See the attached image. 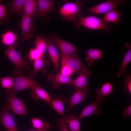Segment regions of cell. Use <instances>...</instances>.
I'll return each instance as SVG.
<instances>
[{"label":"cell","instance_id":"603a6c76","mask_svg":"<svg viewBox=\"0 0 131 131\" xmlns=\"http://www.w3.org/2000/svg\"><path fill=\"white\" fill-rule=\"evenodd\" d=\"M124 46L129 49L126 53L124 55L122 63L117 74L118 77H119L122 74L126 73V68L131 60V44L128 43H125Z\"/></svg>","mask_w":131,"mask_h":131},{"label":"cell","instance_id":"f546056e","mask_svg":"<svg viewBox=\"0 0 131 131\" xmlns=\"http://www.w3.org/2000/svg\"><path fill=\"white\" fill-rule=\"evenodd\" d=\"M14 78H12L9 76L0 78V83L2 87L6 89V90H9L13 88L14 83Z\"/></svg>","mask_w":131,"mask_h":131},{"label":"cell","instance_id":"8fae6325","mask_svg":"<svg viewBox=\"0 0 131 131\" xmlns=\"http://www.w3.org/2000/svg\"><path fill=\"white\" fill-rule=\"evenodd\" d=\"M0 123L8 131H18L14 118L8 107H4L0 111Z\"/></svg>","mask_w":131,"mask_h":131},{"label":"cell","instance_id":"ba28073f","mask_svg":"<svg viewBox=\"0 0 131 131\" xmlns=\"http://www.w3.org/2000/svg\"><path fill=\"white\" fill-rule=\"evenodd\" d=\"M7 107L15 114L20 115H27L28 110L24 103L17 98L14 94H8Z\"/></svg>","mask_w":131,"mask_h":131},{"label":"cell","instance_id":"ffe728a7","mask_svg":"<svg viewBox=\"0 0 131 131\" xmlns=\"http://www.w3.org/2000/svg\"><path fill=\"white\" fill-rule=\"evenodd\" d=\"M113 86L109 82L105 83L100 88H98L95 90L97 95L96 100L100 103H102L104 100V97L111 94L113 92Z\"/></svg>","mask_w":131,"mask_h":131},{"label":"cell","instance_id":"30bf717a","mask_svg":"<svg viewBox=\"0 0 131 131\" xmlns=\"http://www.w3.org/2000/svg\"><path fill=\"white\" fill-rule=\"evenodd\" d=\"M61 58V66L66 65L68 66L74 73H79L84 66L81 59L76 54L74 53Z\"/></svg>","mask_w":131,"mask_h":131},{"label":"cell","instance_id":"6da1fadb","mask_svg":"<svg viewBox=\"0 0 131 131\" xmlns=\"http://www.w3.org/2000/svg\"><path fill=\"white\" fill-rule=\"evenodd\" d=\"M74 26L77 28L82 26L87 28L93 30H102L109 32L111 27L108 23L103 21L102 19L94 16L78 17L77 21Z\"/></svg>","mask_w":131,"mask_h":131},{"label":"cell","instance_id":"2e32d148","mask_svg":"<svg viewBox=\"0 0 131 131\" xmlns=\"http://www.w3.org/2000/svg\"><path fill=\"white\" fill-rule=\"evenodd\" d=\"M50 63V61L45 59L43 56L36 60L33 63L34 69L29 72V77L33 78L39 71L42 72L45 75L46 74V68L47 66Z\"/></svg>","mask_w":131,"mask_h":131},{"label":"cell","instance_id":"4316f807","mask_svg":"<svg viewBox=\"0 0 131 131\" xmlns=\"http://www.w3.org/2000/svg\"><path fill=\"white\" fill-rule=\"evenodd\" d=\"M31 123L33 127L38 131H49L50 124L48 121H43L39 118H34L32 119Z\"/></svg>","mask_w":131,"mask_h":131},{"label":"cell","instance_id":"4dcf8cb0","mask_svg":"<svg viewBox=\"0 0 131 131\" xmlns=\"http://www.w3.org/2000/svg\"><path fill=\"white\" fill-rule=\"evenodd\" d=\"M0 0V24H4L7 22V15L5 6L1 3Z\"/></svg>","mask_w":131,"mask_h":131},{"label":"cell","instance_id":"5bb4252c","mask_svg":"<svg viewBox=\"0 0 131 131\" xmlns=\"http://www.w3.org/2000/svg\"><path fill=\"white\" fill-rule=\"evenodd\" d=\"M79 73V76L74 80L73 85H74L75 89L87 88L88 78L92 75V73L84 66Z\"/></svg>","mask_w":131,"mask_h":131},{"label":"cell","instance_id":"277c9868","mask_svg":"<svg viewBox=\"0 0 131 131\" xmlns=\"http://www.w3.org/2000/svg\"><path fill=\"white\" fill-rule=\"evenodd\" d=\"M49 39L60 50L61 57L70 55L77 51L76 46L60 38L54 33H51Z\"/></svg>","mask_w":131,"mask_h":131},{"label":"cell","instance_id":"8d00e7d4","mask_svg":"<svg viewBox=\"0 0 131 131\" xmlns=\"http://www.w3.org/2000/svg\"><path fill=\"white\" fill-rule=\"evenodd\" d=\"M27 131H38L37 130H31Z\"/></svg>","mask_w":131,"mask_h":131},{"label":"cell","instance_id":"83f0119b","mask_svg":"<svg viewBox=\"0 0 131 131\" xmlns=\"http://www.w3.org/2000/svg\"><path fill=\"white\" fill-rule=\"evenodd\" d=\"M35 48L43 55L47 49V45L43 34L37 36L35 42Z\"/></svg>","mask_w":131,"mask_h":131},{"label":"cell","instance_id":"cb8c5ba5","mask_svg":"<svg viewBox=\"0 0 131 131\" xmlns=\"http://www.w3.org/2000/svg\"><path fill=\"white\" fill-rule=\"evenodd\" d=\"M17 35L14 32L8 30L3 33L1 37L2 44L10 46H15L17 41Z\"/></svg>","mask_w":131,"mask_h":131},{"label":"cell","instance_id":"836d02e7","mask_svg":"<svg viewBox=\"0 0 131 131\" xmlns=\"http://www.w3.org/2000/svg\"><path fill=\"white\" fill-rule=\"evenodd\" d=\"M58 71H60V72L62 74L69 77L74 73L72 69L66 65L61 66Z\"/></svg>","mask_w":131,"mask_h":131},{"label":"cell","instance_id":"d6986e66","mask_svg":"<svg viewBox=\"0 0 131 131\" xmlns=\"http://www.w3.org/2000/svg\"><path fill=\"white\" fill-rule=\"evenodd\" d=\"M85 53L86 60L90 66H93L96 61L103 58L104 56L102 50L94 47L86 51Z\"/></svg>","mask_w":131,"mask_h":131},{"label":"cell","instance_id":"e0dca14e","mask_svg":"<svg viewBox=\"0 0 131 131\" xmlns=\"http://www.w3.org/2000/svg\"><path fill=\"white\" fill-rule=\"evenodd\" d=\"M45 39L49 56L54 65L56 71H58L60 61L58 52L54 43L49 38H46Z\"/></svg>","mask_w":131,"mask_h":131},{"label":"cell","instance_id":"9c48e42d","mask_svg":"<svg viewBox=\"0 0 131 131\" xmlns=\"http://www.w3.org/2000/svg\"><path fill=\"white\" fill-rule=\"evenodd\" d=\"M19 26L21 39L22 42L24 41L26 39H30L32 38L35 26L31 17L23 15Z\"/></svg>","mask_w":131,"mask_h":131},{"label":"cell","instance_id":"7c38bea8","mask_svg":"<svg viewBox=\"0 0 131 131\" xmlns=\"http://www.w3.org/2000/svg\"><path fill=\"white\" fill-rule=\"evenodd\" d=\"M47 80L48 82H51L52 87L58 89L61 84H65L71 86L73 85L74 80L69 76L65 75L61 73L55 74L50 73L49 74Z\"/></svg>","mask_w":131,"mask_h":131},{"label":"cell","instance_id":"7402d4cb","mask_svg":"<svg viewBox=\"0 0 131 131\" xmlns=\"http://www.w3.org/2000/svg\"><path fill=\"white\" fill-rule=\"evenodd\" d=\"M63 119L68 126L70 131H80L81 127L79 120L74 115L69 113Z\"/></svg>","mask_w":131,"mask_h":131},{"label":"cell","instance_id":"3957f363","mask_svg":"<svg viewBox=\"0 0 131 131\" xmlns=\"http://www.w3.org/2000/svg\"><path fill=\"white\" fill-rule=\"evenodd\" d=\"M14 83L11 90H6V94H14L21 90L28 88H32L39 85L33 78L24 76L22 74H16L14 78Z\"/></svg>","mask_w":131,"mask_h":131},{"label":"cell","instance_id":"f1b7e54d","mask_svg":"<svg viewBox=\"0 0 131 131\" xmlns=\"http://www.w3.org/2000/svg\"><path fill=\"white\" fill-rule=\"evenodd\" d=\"M25 0H14L11 4V9L14 13L21 15L23 12Z\"/></svg>","mask_w":131,"mask_h":131},{"label":"cell","instance_id":"7a4b0ae2","mask_svg":"<svg viewBox=\"0 0 131 131\" xmlns=\"http://www.w3.org/2000/svg\"><path fill=\"white\" fill-rule=\"evenodd\" d=\"M82 5L80 0L75 2L66 3L59 8L58 12L66 21L74 22L77 20V17L82 16L80 10Z\"/></svg>","mask_w":131,"mask_h":131},{"label":"cell","instance_id":"9a60e30c","mask_svg":"<svg viewBox=\"0 0 131 131\" xmlns=\"http://www.w3.org/2000/svg\"><path fill=\"white\" fill-rule=\"evenodd\" d=\"M99 102L96 100L95 102L88 105L83 109L77 117V119L79 120L92 115L96 116L100 115L103 111L99 108Z\"/></svg>","mask_w":131,"mask_h":131},{"label":"cell","instance_id":"ac0fdd59","mask_svg":"<svg viewBox=\"0 0 131 131\" xmlns=\"http://www.w3.org/2000/svg\"><path fill=\"white\" fill-rule=\"evenodd\" d=\"M31 89L32 97L34 99H42L50 106L52 99L48 93L39 85Z\"/></svg>","mask_w":131,"mask_h":131},{"label":"cell","instance_id":"4fadbf2b","mask_svg":"<svg viewBox=\"0 0 131 131\" xmlns=\"http://www.w3.org/2000/svg\"><path fill=\"white\" fill-rule=\"evenodd\" d=\"M54 8L53 0H36V11L35 15L38 16H44L53 11Z\"/></svg>","mask_w":131,"mask_h":131},{"label":"cell","instance_id":"d4e9b609","mask_svg":"<svg viewBox=\"0 0 131 131\" xmlns=\"http://www.w3.org/2000/svg\"><path fill=\"white\" fill-rule=\"evenodd\" d=\"M63 98L60 96L56 95L54 98L52 99L51 107L53 108L60 116L64 115V107Z\"/></svg>","mask_w":131,"mask_h":131},{"label":"cell","instance_id":"52a82bcc","mask_svg":"<svg viewBox=\"0 0 131 131\" xmlns=\"http://www.w3.org/2000/svg\"><path fill=\"white\" fill-rule=\"evenodd\" d=\"M75 92L70 97L63 99V102L68 104L67 112L69 113L71 109L87 98L89 96V91L87 88L75 89Z\"/></svg>","mask_w":131,"mask_h":131},{"label":"cell","instance_id":"5b68a950","mask_svg":"<svg viewBox=\"0 0 131 131\" xmlns=\"http://www.w3.org/2000/svg\"><path fill=\"white\" fill-rule=\"evenodd\" d=\"M4 53L15 66L16 74H22L23 68L27 65L26 61L20 56L13 46H9Z\"/></svg>","mask_w":131,"mask_h":131},{"label":"cell","instance_id":"484cf974","mask_svg":"<svg viewBox=\"0 0 131 131\" xmlns=\"http://www.w3.org/2000/svg\"><path fill=\"white\" fill-rule=\"evenodd\" d=\"M36 0H25L23 15L31 17L35 14Z\"/></svg>","mask_w":131,"mask_h":131},{"label":"cell","instance_id":"e575fe53","mask_svg":"<svg viewBox=\"0 0 131 131\" xmlns=\"http://www.w3.org/2000/svg\"><path fill=\"white\" fill-rule=\"evenodd\" d=\"M56 126L60 131H70L63 119H59L56 124Z\"/></svg>","mask_w":131,"mask_h":131},{"label":"cell","instance_id":"1f68e13d","mask_svg":"<svg viewBox=\"0 0 131 131\" xmlns=\"http://www.w3.org/2000/svg\"><path fill=\"white\" fill-rule=\"evenodd\" d=\"M43 56L35 48L31 49L29 53L28 57L31 61H34L36 59Z\"/></svg>","mask_w":131,"mask_h":131},{"label":"cell","instance_id":"d590c367","mask_svg":"<svg viewBox=\"0 0 131 131\" xmlns=\"http://www.w3.org/2000/svg\"><path fill=\"white\" fill-rule=\"evenodd\" d=\"M131 116V105H130L124 109L123 117L126 119Z\"/></svg>","mask_w":131,"mask_h":131},{"label":"cell","instance_id":"8992f818","mask_svg":"<svg viewBox=\"0 0 131 131\" xmlns=\"http://www.w3.org/2000/svg\"><path fill=\"white\" fill-rule=\"evenodd\" d=\"M125 0H110L102 3L83 10L93 14L106 13L120 4L124 5Z\"/></svg>","mask_w":131,"mask_h":131},{"label":"cell","instance_id":"44dd1931","mask_svg":"<svg viewBox=\"0 0 131 131\" xmlns=\"http://www.w3.org/2000/svg\"><path fill=\"white\" fill-rule=\"evenodd\" d=\"M122 15V13L118 9H113L105 13L102 19L104 22L119 24Z\"/></svg>","mask_w":131,"mask_h":131},{"label":"cell","instance_id":"d6a6232c","mask_svg":"<svg viewBox=\"0 0 131 131\" xmlns=\"http://www.w3.org/2000/svg\"><path fill=\"white\" fill-rule=\"evenodd\" d=\"M125 79L123 81V85L124 88L126 89L130 94H131V75H126Z\"/></svg>","mask_w":131,"mask_h":131}]
</instances>
